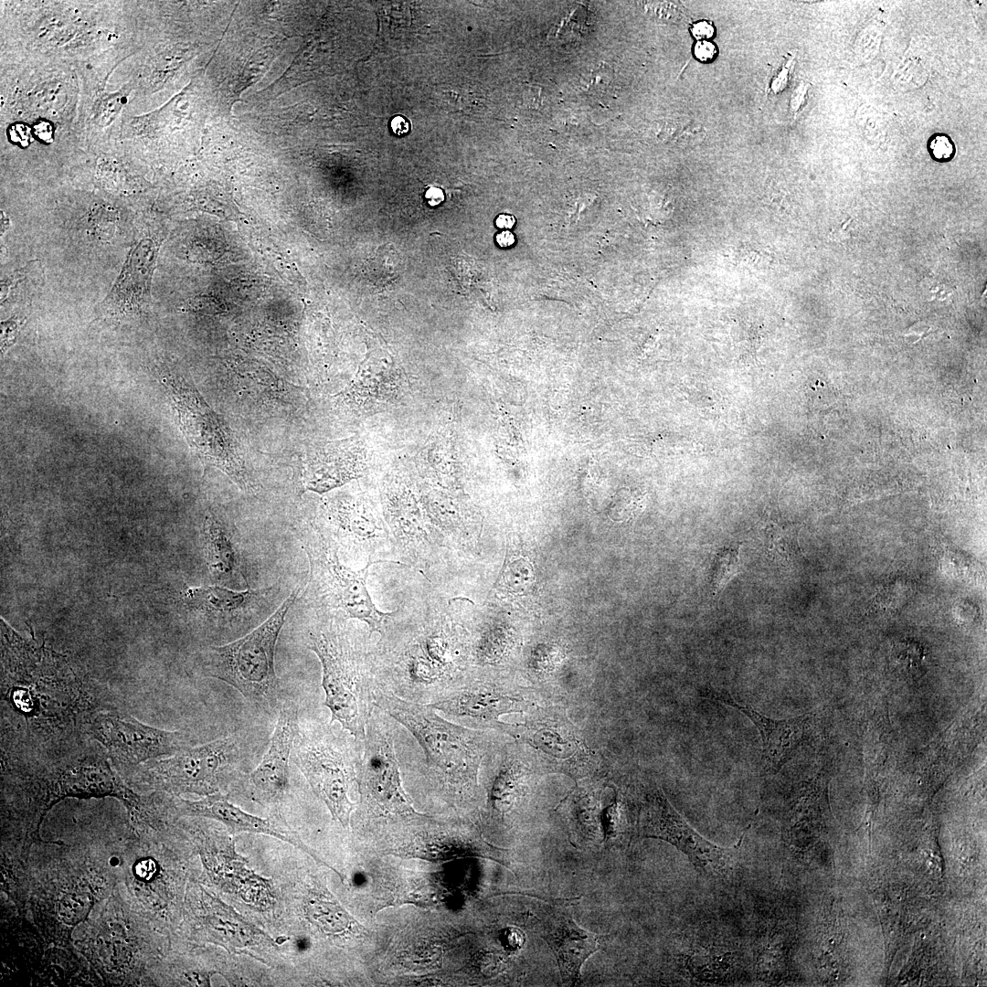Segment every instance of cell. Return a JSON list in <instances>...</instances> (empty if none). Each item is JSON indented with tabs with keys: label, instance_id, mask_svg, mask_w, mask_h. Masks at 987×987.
<instances>
[{
	"label": "cell",
	"instance_id": "27",
	"mask_svg": "<svg viewBox=\"0 0 987 987\" xmlns=\"http://www.w3.org/2000/svg\"><path fill=\"white\" fill-rule=\"evenodd\" d=\"M644 10L653 19L665 23H678L685 17L684 6L674 2H648Z\"/></svg>",
	"mask_w": 987,
	"mask_h": 987
},
{
	"label": "cell",
	"instance_id": "1",
	"mask_svg": "<svg viewBox=\"0 0 987 987\" xmlns=\"http://www.w3.org/2000/svg\"><path fill=\"white\" fill-rule=\"evenodd\" d=\"M375 705L417 741L424 754L423 776L453 801L471 798L489 741L479 732L442 718L428 705L409 702L377 687Z\"/></svg>",
	"mask_w": 987,
	"mask_h": 987
},
{
	"label": "cell",
	"instance_id": "42",
	"mask_svg": "<svg viewBox=\"0 0 987 987\" xmlns=\"http://www.w3.org/2000/svg\"><path fill=\"white\" fill-rule=\"evenodd\" d=\"M496 241L501 247H509L515 242V238L510 231H503L497 235Z\"/></svg>",
	"mask_w": 987,
	"mask_h": 987
},
{
	"label": "cell",
	"instance_id": "15",
	"mask_svg": "<svg viewBox=\"0 0 987 987\" xmlns=\"http://www.w3.org/2000/svg\"><path fill=\"white\" fill-rule=\"evenodd\" d=\"M273 589L238 590L217 585L189 589L185 598L190 606L223 629L241 628L267 603L274 593Z\"/></svg>",
	"mask_w": 987,
	"mask_h": 987
},
{
	"label": "cell",
	"instance_id": "22",
	"mask_svg": "<svg viewBox=\"0 0 987 987\" xmlns=\"http://www.w3.org/2000/svg\"><path fill=\"white\" fill-rule=\"evenodd\" d=\"M889 657L894 671L905 678L918 679L924 673L925 649L916 641L895 642Z\"/></svg>",
	"mask_w": 987,
	"mask_h": 987
},
{
	"label": "cell",
	"instance_id": "35",
	"mask_svg": "<svg viewBox=\"0 0 987 987\" xmlns=\"http://www.w3.org/2000/svg\"><path fill=\"white\" fill-rule=\"evenodd\" d=\"M691 32L696 39L702 41L710 38L714 35L715 28L711 22L700 20L693 24Z\"/></svg>",
	"mask_w": 987,
	"mask_h": 987
},
{
	"label": "cell",
	"instance_id": "36",
	"mask_svg": "<svg viewBox=\"0 0 987 987\" xmlns=\"http://www.w3.org/2000/svg\"><path fill=\"white\" fill-rule=\"evenodd\" d=\"M716 53V47L709 41H698L695 45V54L696 58L702 61H708L713 59Z\"/></svg>",
	"mask_w": 987,
	"mask_h": 987
},
{
	"label": "cell",
	"instance_id": "12",
	"mask_svg": "<svg viewBox=\"0 0 987 987\" xmlns=\"http://www.w3.org/2000/svg\"><path fill=\"white\" fill-rule=\"evenodd\" d=\"M702 695L709 700L732 706L750 719L760 734L764 769L769 773L778 772L792 758L804 741L808 727L813 718L812 714H805L790 719H773L744 703L738 702L723 689L706 688Z\"/></svg>",
	"mask_w": 987,
	"mask_h": 987
},
{
	"label": "cell",
	"instance_id": "21",
	"mask_svg": "<svg viewBox=\"0 0 987 987\" xmlns=\"http://www.w3.org/2000/svg\"><path fill=\"white\" fill-rule=\"evenodd\" d=\"M570 733L568 728L559 727L552 721L537 722L534 723V726L530 723L525 730L528 741L561 760L567 759L578 748L576 738Z\"/></svg>",
	"mask_w": 987,
	"mask_h": 987
},
{
	"label": "cell",
	"instance_id": "2",
	"mask_svg": "<svg viewBox=\"0 0 987 987\" xmlns=\"http://www.w3.org/2000/svg\"><path fill=\"white\" fill-rule=\"evenodd\" d=\"M299 591L296 587L273 614L246 635L208 647L202 654V674L228 684L251 703H275L281 694L274 665L276 644Z\"/></svg>",
	"mask_w": 987,
	"mask_h": 987
},
{
	"label": "cell",
	"instance_id": "4",
	"mask_svg": "<svg viewBox=\"0 0 987 987\" xmlns=\"http://www.w3.org/2000/svg\"><path fill=\"white\" fill-rule=\"evenodd\" d=\"M182 431L195 452L225 474L245 493H254L241 453L224 419L181 377H164Z\"/></svg>",
	"mask_w": 987,
	"mask_h": 987
},
{
	"label": "cell",
	"instance_id": "26",
	"mask_svg": "<svg viewBox=\"0 0 987 987\" xmlns=\"http://www.w3.org/2000/svg\"><path fill=\"white\" fill-rule=\"evenodd\" d=\"M91 907L90 897L84 893H69L58 904V915L69 925H75L87 916Z\"/></svg>",
	"mask_w": 987,
	"mask_h": 987
},
{
	"label": "cell",
	"instance_id": "40",
	"mask_svg": "<svg viewBox=\"0 0 987 987\" xmlns=\"http://www.w3.org/2000/svg\"><path fill=\"white\" fill-rule=\"evenodd\" d=\"M807 86L804 83L800 84L794 90L791 100V108L793 111H797L800 109L804 101Z\"/></svg>",
	"mask_w": 987,
	"mask_h": 987
},
{
	"label": "cell",
	"instance_id": "38",
	"mask_svg": "<svg viewBox=\"0 0 987 987\" xmlns=\"http://www.w3.org/2000/svg\"><path fill=\"white\" fill-rule=\"evenodd\" d=\"M788 65L783 67L781 69V70L778 73V75L772 80L771 85H770V89H771L772 91L780 92L787 85L789 69H790Z\"/></svg>",
	"mask_w": 987,
	"mask_h": 987
},
{
	"label": "cell",
	"instance_id": "17",
	"mask_svg": "<svg viewBox=\"0 0 987 987\" xmlns=\"http://www.w3.org/2000/svg\"><path fill=\"white\" fill-rule=\"evenodd\" d=\"M181 806L187 813L221 822L232 833L248 832L271 835L313 855L302 843L297 833L284 826L282 822L276 819L260 818L248 813L230 803L228 798L219 792L210 794L198 801H183Z\"/></svg>",
	"mask_w": 987,
	"mask_h": 987
},
{
	"label": "cell",
	"instance_id": "10",
	"mask_svg": "<svg viewBox=\"0 0 987 987\" xmlns=\"http://www.w3.org/2000/svg\"><path fill=\"white\" fill-rule=\"evenodd\" d=\"M237 753L235 740L223 738L186 748L169 758L139 767L144 780L175 792L210 795L218 792V776Z\"/></svg>",
	"mask_w": 987,
	"mask_h": 987
},
{
	"label": "cell",
	"instance_id": "41",
	"mask_svg": "<svg viewBox=\"0 0 987 987\" xmlns=\"http://www.w3.org/2000/svg\"><path fill=\"white\" fill-rule=\"evenodd\" d=\"M425 197L430 206H437L444 200V194L438 187H430L427 190Z\"/></svg>",
	"mask_w": 987,
	"mask_h": 987
},
{
	"label": "cell",
	"instance_id": "18",
	"mask_svg": "<svg viewBox=\"0 0 987 987\" xmlns=\"http://www.w3.org/2000/svg\"><path fill=\"white\" fill-rule=\"evenodd\" d=\"M204 544L207 561L213 576L229 584L240 574V554L231 525L216 514L206 517Z\"/></svg>",
	"mask_w": 987,
	"mask_h": 987
},
{
	"label": "cell",
	"instance_id": "29",
	"mask_svg": "<svg viewBox=\"0 0 987 987\" xmlns=\"http://www.w3.org/2000/svg\"><path fill=\"white\" fill-rule=\"evenodd\" d=\"M929 151L932 158L938 162L950 161L954 154V145L945 134H935L929 141Z\"/></svg>",
	"mask_w": 987,
	"mask_h": 987
},
{
	"label": "cell",
	"instance_id": "6",
	"mask_svg": "<svg viewBox=\"0 0 987 987\" xmlns=\"http://www.w3.org/2000/svg\"><path fill=\"white\" fill-rule=\"evenodd\" d=\"M398 722L375 706L366 727L357 782L366 810L379 815L410 818L418 814L401 784L395 748Z\"/></svg>",
	"mask_w": 987,
	"mask_h": 987
},
{
	"label": "cell",
	"instance_id": "24",
	"mask_svg": "<svg viewBox=\"0 0 987 987\" xmlns=\"http://www.w3.org/2000/svg\"><path fill=\"white\" fill-rule=\"evenodd\" d=\"M310 921L326 932H341L349 926L348 915L337 905L322 900H311L306 907Z\"/></svg>",
	"mask_w": 987,
	"mask_h": 987
},
{
	"label": "cell",
	"instance_id": "14",
	"mask_svg": "<svg viewBox=\"0 0 987 987\" xmlns=\"http://www.w3.org/2000/svg\"><path fill=\"white\" fill-rule=\"evenodd\" d=\"M536 928L556 956L563 983L576 985L582 964L600 948L599 937L581 929L568 912L560 909L542 916Z\"/></svg>",
	"mask_w": 987,
	"mask_h": 987
},
{
	"label": "cell",
	"instance_id": "33",
	"mask_svg": "<svg viewBox=\"0 0 987 987\" xmlns=\"http://www.w3.org/2000/svg\"><path fill=\"white\" fill-rule=\"evenodd\" d=\"M9 137L13 143L26 147L32 139L31 130L27 125L17 123L10 127Z\"/></svg>",
	"mask_w": 987,
	"mask_h": 987
},
{
	"label": "cell",
	"instance_id": "16",
	"mask_svg": "<svg viewBox=\"0 0 987 987\" xmlns=\"http://www.w3.org/2000/svg\"><path fill=\"white\" fill-rule=\"evenodd\" d=\"M154 245L142 239L130 253L111 292L102 302L104 312L115 318L137 315L148 300Z\"/></svg>",
	"mask_w": 987,
	"mask_h": 987
},
{
	"label": "cell",
	"instance_id": "32",
	"mask_svg": "<svg viewBox=\"0 0 987 987\" xmlns=\"http://www.w3.org/2000/svg\"><path fill=\"white\" fill-rule=\"evenodd\" d=\"M123 99L124 97L122 94H115L104 100L101 105L98 117L101 124L106 125L111 122L119 112Z\"/></svg>",
	"mask_w": 987,
	"mask_h": 987
},
{
	"label": "cell",
	"instance_id": "30",
	"mask_svg": "<svg viewBox=\"0 0 987 987\" xmlns=\"http://www.w3.org/2000/svg\"><path fill=\"white\" fill-rule=\"evenodd\" d=\"M26 320L25 316L15 315L8 320L2 321L1 328V351L2 355L16 342L21 326Z\"/></svg>",
	"mask_w": 987,
	"mask_h": 987
},
{
	"label": "cell",
	"instance_id": "3",
	"mask_svg": "<svg viewBox=\"0 0 987 987\" xmlns=\"http://www.w3.org/2000/svg\"><path fill=\"white\" fill-rule=\"evenodd\" d=\"M308 648L322 665L324 705L331 712L330 725L338 722L356 741L363 743L366 727L376 706L372 666L346 634L337 631H312Z\"/></svg>",
	"mask_w": 987,
	"mask_h": 987
},
{
	"label": "cell",
	"instance_id": "20",
	"mask_svg": "<svg viewBox=\"0 0 987 987\" xmlns=\"http://www.w3.org/2000/svg\"><path fill=\"white\" fill-rule=\"evenodd\" d=\"M524 773L516 759L504 757L493 780L490 801L494 812L505 814L521 796Z\"/></svg>",
	"mask_w": 987,
	"mask_h": 987
},
{
	"label": "cell",
	"instance_id": "43",
	"mask_svg": "<svg viewBox=\"0 0 987 987\" xmlns=\"http://www.w3.org/2000/svg\"><path fill=\"white\" fill-rule=\"evenodd\" d=\"M495 222L499 228H510L514 226L515 218L509 215H500Z\"/></svg>",
	"mask_w": 987,
	"mask_h": 987
},
{
	"label": "cell",
	"instance_id": "9",
	"mask_svg": "<svg viewBox=\"0 0 987 987\" xmlns=\"http://www.w3.org/2000/svg\"><path fill=\"white\" fill-rule=\"evenodd\" d=\"M637 832L642 837L657 838L674 845L699 871L711 877H726L732 873L741 843L727 848L706 840L659 789L646 794L640 808Z\"/></svg>",
	"mask_w": 987,
	"mask_h": 987
},
{
	"label": "cell",
	"instance_id": "34",
	"mask_svg": "<svg viewBox=\"0 0 987 987\" xmlns=\"http://www.w3.org/2000/svg\"><path fill=\"white\" fill-rule=\"evenodd\" d=\"M503 939L504 940L505 946L512 950H517L524 945L525 935L517 929L508 928L504 930Z\"/></svg>",
	"mask_w": 987,
	"mask_h": 987
},
{
	"label": "cell",
	"instance_id": "39",
	"mask_svg": "<svg viewBox=\"0 0 987 987\" xmlns=\"http://www.w3.org/2000/svg\"><path fill=\"white\" fill-rule=\"evenodd\" d=\"M390 127L392 132L399 136L406 134L409 131V122L400 115H398L391 120Z\"/></svg>",
	"mask_w": 987,
	"mask_h": 987
},
{
	"label": "cell",
	"instance_id": "25",
	"mask_svg": "<svg viewBox=\"0 0 987 987\" xmlns=\"http://www.w3.org/2000/svg\"><path fill=\"white\" fill-rule=\"evenodd\" d=\"M739 557L738 548H726L718 552L715 558L712 574V587L714 593L718 592L739 571Z\"/></svg>",
	"mask_w": 987,
	"mask_h": 987
},
{
	"label": "cell",
	"instance_id": "11",
	"mask_svg": "<svg viewBox=\"0 0 987 987\" xmlns=\"http://www.w3.org/2000/svg\"><path fill=\"white\" fill-rule=\"evenodd\" d=\"M428 706L456 724L506 731L507 725L499 722V716L520 711L524 702L515 687L495 681L472 679L446 698Z\"/></svg>",
	"mask_w": 987,
	"mask_h": 987
},
{
	"label": "cell",
	"instance_id": "19",
	"mask_svg": "<svg viewBox=\"0 0 987 987\" xmlns=\"http://www.w3.org/2000/svg\"><path fill=\"white\" fill-rule=\"evenodd\" d=\"M355 473L346 457L318 451L303 462L300 481L305 490L323 493L349 480Z\"/></svg>",
	"mask_w": 987,
	"mask_h": 987
},
{
	"label": "cell",
	"instance_id": "37",
	"mask_svg": "<svg viewBox=\"0 0 987 987\" xmlns=\"http://www.w3.org/2000/svg\"><path fill=\"white\" fill-rule=\"evenodd\" d=\"M34 133H35L36 136L38 139H40V140H42L44 142H51L52 141V133H53L52 126L50 125V123H48L47 122L41 121V122H37L34 126Z\"/></svg>",
	"mask_w": 987,
	"mask_h": 987
},
{
	"label": "cell",
	"instance_id": "23",
	"mask_svg": "<svg viewBox=\"0 0 987 987\" xmlns=\"http://www.w3.org/2000/svg\"><path fill=\"white\" fill-rule=\"evenodd\" d=\"M333 518L342 534L355 540H366L377 535L375 522L359 507H340L334 513Z\"/></svg>",
	"mask_w": 987,
	"mask_h": 987
},
{
	"label": "cell",
	"instance_id": "28",
	"mask_svg": "<svg viewBox=\"0 0 987 987\" xmlns=\"http://www.w3.org/2000/svg\"><path fill=\"white\" fill-rule=\"evenodd\" d=\"M587 17L588 10H586V8L582 5H578L576 9H574L571 13L565 16L557 27H554V31H552V33L554 34L555 37H557L560 41L567 40L569 31L573 32V37H577L575 33L576 29H578L580 34H583V32L587 30L585 27H582L584 25H588Z\"/></svg>",
	"mask_w": 987,
	"mask_h": 987
},
{
	"label": "cell",
	"instance_id": "5",
	"mask_svg": "<svg viewBox=\"0 0 987 987\" xmlns=\"http://www.w3.org/2000/svg\"><path fill=\"white\" fill-rule=\"evenodd\" d=\"M299 739L294 749L295 764L334 819L347 826L355 808L349 791L357 781L361 754L329 727L315 729Z\"/></svg>",
	"mask_w": 987,
	"mask_h": 987
},
{
	"label": "cell",
	"instance_id": "13",
	"mask_svg": "<svg viewBox=\"0 0 987 987\" xmlns=\"http://www.w3.org/2000/svg\"><path fill=\"white\" fill-rule=\"evenodd\" d=\"M299 735L298 708L295 704H286L280 709L267 752L248 775L253 793L260 801H276L286 792L291 753Z\"/></svg>",
	"mask_w": 987,
	"mask_h": 987
},
{
	"label": "cell",
	"instance_id": "7",
	"mask_svg": "<svg viewBox=\"0 0 987 987\" xmlns=\"http://www.w3.org/2000/svg\"><path fill=\"white\" fill-rule=\"evenodd\" d=\"M296 534L309 559L308 588L324 592L346 618L366 622L370 634L377 631L383 635L385 619L396 611L383 612L377 609L366 589V578L371 565L387 561L369 560L362 569L352 570L340 562L336 550L319 544L314 533L302 530Z\"/></svg>",
	"mask_w": 987,
	"mask_h": 987
},
{
	"label": "cell",
	"instance_id": "31",
	"mask_svg": "<svg viewBox=\"0 0 987 987\" xmlns=\"http://www.w3.org/2000/svg\"><path fill=\"white\" fill-rule=\"evenodd\" d=\"M611 76L612 72L609 66L600 64L591 71L588 89L596 94L605 92L609 89Z\"/></svg>",
	"mask_w": 987,
	"mask_h": 987
},
{
	"label": "cell",
	"instance_id": "8",
	"mask_svg": "<svg viewBox=\"0 0 987 987\" xmlns=\"http://www.w3.org/2000/svg\"><path fill=\"white\" fill-rule=\"evenodd\" d=\"M86 738L97 740L112 764L133 769L162 756H172L187 748L186 736L144 725L130 715L101 709L90 714L83 725Z\"/></svg>",
	"mask_w": 987,
	"mask_h": 987
}]
</instances>
